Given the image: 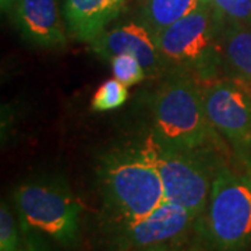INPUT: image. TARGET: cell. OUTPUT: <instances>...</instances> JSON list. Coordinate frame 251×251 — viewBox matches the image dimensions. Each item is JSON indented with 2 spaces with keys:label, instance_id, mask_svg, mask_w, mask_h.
Wrapping results in <instances>:
<instances>
[{
  "label": "cell",
  "instance_id": "ffe728a7",
  "mask_svg": "<svg viewBox=\"0 0 251 251\" xmlns=\"http://www.w3.org/2000/svg\"><path fill=\"white\" fill-rule=\"evenodd\" d=\"M144 251H166V250H161V249H147V250H144Z\"/></svg>",
  "mask_w": 251,
  "mask_h": 251
},
{
  "label": "cell",
  "instance_id": "e0dca14e",
  "mask_svg": "<svg viewBox=\"0 0 251 251\" xmlns=\"http://www.w3.org/2000/svg\"><path fill=\"white\" fill-rule=\"evenodd\" d=\"M17 222L9 206L1 202L0 208V251H20Z\"/></svg>",
  "mask_w": 251,
  "mask_h": 251
},
{
  "label": "cell",
  "instance_id": "4fadbf2b",
  "mask_svg": "<svg viewBox=\"0 0 251 251\" xmlns=\"http://www.w3.org/2000/svg\"><path fill=\"white\" fill-rule=\"evenodd\" d=\"M206 0H145L141 23L153 35L186 17Z\"/></svg>",
  "mask_w": 251,
  "mask_h": 251
},
{
  "label": "cell",
  "instance_id": "5bb4252c",
  "mask_svg": "<svg viewBox=\"0 0 251 251\" xmlns=\"http://www.w3.org/2000/svg\"><path fill=\"white\" fill-rule=\"evenodd\" d=\"M127 97H128L127 85L116 78H112V80L105 81L97 90L92 97L91 105H92V109L99 110V112L112 110V109L120 108L126 102Z\"/></svg>",
  "mask_w": 251,
  "mask_h": 251
},
{
  "label": "cell",
  "instance_id": "9a60e30c",
  "mask_svg": "<svg viewBox=\"0 0 251 251\" xmlns=\"http://www.w3.org/2000/svg\"><path fill=\"white\" fill-rule=\"evenodd\" d=\"M109 63L112 66L115 78L123 82L127 87L141 82L147 75L143 64L131 54H117V56H113Z\"/></svg>",
  "mask_w": 251,
  "mask_h": 251
},
{
  "label": "cell",
  "instance_id": "ba28073f",
  "mask_svg": "<svg viewBox=\"0 0 251 251\" xmlns=\"http://www.w3.org/2000/svg\"><path fill=\"white\" fill-rule=\"evenodd\" d=\"M194 219L196 216L187 209L166 201L148 215L110 226L119 246L125 249H153L180 237Z\"/></svg>",
  "mask_w": 251,
  "mask_h": 251
},
{
  "label": "cell",
  "instance_id": "2e32d148",
  "mask_svg": "<svg viewBox=\"0 0 251 251\" xmlns=\"http://www.w3.org/2000/svg\"><path fill=\"white\" fill-rule=\"evenodd\" d=\"M226 23L251 27V0H208Z\"/></svg>",
  "mask_w": 251,
  "mask_h": 251
},
{
  "label": "cell",
  "instance_id": "8992f818",
  "mask_svg": "<svg viewBox=\"0 0 251 251\" xmlns=\"http://www.w3.org/2000/svg\"><path fill=\"white\" fill-rule=\"evenodd\" d=\"M14 201L24 233L35 232L66 246L77 240L81 206L62 184H23L16 190Z\"/></svg>",
  "mask_w": 251,
  "mask_h": 251
},
{
  "label": "cell",
  "instance_id": "8fae6325",
  "mask_svg": "<svg viewBox=\"0 0 251 251\" xmlns=\"http://www.w3.org/2000/svg\"><path fill=\"white\" fill-rule=\"evenodd\" d=\"M126 0H64L63 14L73 38L92 42L112 20L117 17Z\"/></svg>",
  "mask_w": 251,
  "mask_h": 251
},
{
  "label": "cell",
  "instance_id": "9c48e42d",
  "mask_svg": "<svg viewBox=\"0 0 251 251\" xmlns=\"http://www.w3.org/2000/svg\"><path fill=\"white\" fill-rule=\"evenodd\" d=\"M90 45L94 53L108 62L117 54L134 56L143 64L147 74H155L166 69L156 38L143 23L131 21L108 31L105 29Z\"/></svg>",
  "mask_w": 251,
  "mask_h": 251
},
{
  "label": "cell",
  "instance_id": "6da1fadb",
  "mask_svg": "<svg viewBox=\"0 0 251 251\" xmlns=\"http://www.w3.org/2000/svg\"><path fill=\"white\" fill-rule=\"evenodd\" d=\"M151 134L165 145L187 151L215 152L224 147L206 115L201 84L176 72L155 94Z\"/></svg>",
  "mask_w": 251,
  "mask_h": 251
},
{
  "label": "cell",
  "instance_id": "7a4b0ae2",
  "mask_svg": "<svg viewBox=\"0 0 251 251\" xmlns=\"http://www.w3.org/2000/svg\"><path fill=\"white\" fill-rule=\"evenodd\" d=\"M98 176L110 224L148 215L166 202L161 176L143 145L106 153Z\"/></svg>",
  "mask_w": 251,
  "mask_h": 251
},
{
  "label": "cell",
  "instance_id": "d6986e66",
  "mask_svg": "<svg viewBox=\"0 0 251 251\" xmlns=\"http://www.w3.org/2000/svg\"><path fill=\"white\" fill-rule=\"evenodd\" d=\"M20 251H46V250L41 249V247H39V246H36V244H28L27 247L20 249Z\"/></svg>",
  "mask_w": 251,
  "mask_h": 251
},
{
  "label": "cell",
  "instance_id": "ac0fdd59",
  "mask_svg": "<svg viewBox=\"0 0 251 251\" xmlns=\"http://www.w3.org/2000/svg\"><path fill=\"white\" fill-rule=\"evenodd\" d=\"M14 1H16V0H0L1 10L6 11V13H9L10 10H11V7H13V4H14Z\"/></svg>",
  "mask_w": 251,
  "mask_h": 251
},
{
  "label": "cell",
  "instance_id": "5b68a950",
  "mask_svg": "<svg viewBox=\"0 0 251 251\" xmlns=\"http://www.w3.org/2000/svg\"><path fill=\"white\" fill-rule=\"evenodd\" d=\"M206 236L218 251H240L251 243V172L219 165L206 204Z\"/></svg>",
  "mask_w": 251,
  "mask_h": 251
},
{
  "label": "cell",
  "instance_id": "52a82bcc",
  "mask_svg": "<svg viewBox=\"0 0 251 251\" xmlns=\"http://www.w3.org/2000/svg\"><path fill=\"white\" fill-rule=\"evenodd\" d=\"M209 122L251 171V84L239 78L201 85Z\"/></svg>",
  "mask_w": 251,
  "mask_h": 251
},
{
  "label": "cell",
  "instance_id": "277c9868",
  "mask_svg": "<svg viewBox=\"0 0 251 251\" xmlns=\"http://www.w3.org/2000/svg\"><path fill=\"white\" fill-rule=\"evenodd\" d=\"M144 150L159 173L168 202L200 216L205 211L212 181L222 161L218 153L172 148L147 137Z\"/></svg>",
  "mask_w": 251,
  "mask_h": 251
},
{
  "label": "cell",
  "instance_id": "3957f363",
  "mask_svg": "<svg viewBox=\"0 0 251 251\" xmlns=\"http://www.w3.org/2000/svg\"><path fill=\"white\" fill-rule=\"evenodd\" d=\"M226 24L206 0L186 17L158 32L156 44L166 67L201 81L215 80L222 63V35Z\"/></svg>",
  "mask_w": 251,
  "mask_h": 251
},
{
  "label": "cell",
  "instance_id": "7c38bea8",
  "mask_svg": "<svg viewBox=\"0 0 251 251\" xmlns=\"http://www.w3.org/2000/svg\"><path fill=\"white\" fill-rule=\"evenodd\" d=\"M222 63L232 77L251 84V27L232 23L225 24Z\"/></svg>",
  "mask_w": 251,
  "mask_h": 251
},
{
  "label": "cell",
  "instance_id": "30bf717a",
  "mask_svg": "<svg viewBox=\"0 0 251 251\" xmlns=\"http://www.w3.org/2000/svg\"><path fill=\"white\" fill-rule=\"evenodd\" d=\"M24 39L36 46L66 45V29L57 0H16L9 11Z\"/></svg>",
  "mask_w": 251,
  "mask_h": 251
}]
</instances>
